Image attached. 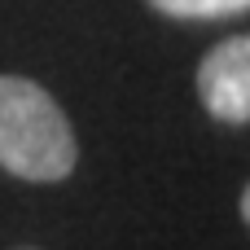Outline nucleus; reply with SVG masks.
Returning <instances> with one entry per match:
<instances>
[{"label": "nucleus", "instance_id": "7ed1b4c3", "mask_svg": "<svg viewBox=\"0 0 250 250\" xmlns=\"http://www.w3.org/2000/svg\"><path fill=\"white\" fill-rule=\"evenodd\" d=\"M167 18H237L246 13L250 0H149Z\"/></svg>", "mask_w": 250, "mask_h": 250}, {"label": "nucleus", "instance_id": "f257e3e1", "mask_svg": "<svg viewBox=\"0 0 250 250\" xmlns=\"http://www.w3.org/2000/svg\"><path fill=\"white\" fill-rule=\"evenodd\" d=\"M79 145L66 110L26 75H0V167L31 185H57L75 171Z\"/></svg>", "mask_w": 250, "mask_h": 250}, {"label": "nucleus", "instance_id": "20e7f679", "mask_svg": "<svg viewBox=\"0 0 250 250\" xmlns=\"http://www.w3.org/2000/svg\"><path fill=\"white\" fill-rule=\"evenodd\" d=\"M242 220H246V224H250V185H246V189H242Z\"/></svg>", "mask_w": 250, "mask_h": 250}, {"label": "nucleus", "instance_id": "39448f33", "mask_svg": "<svg viewBox=\"0 0 250 250\" xmlns=\"http://www.w3.org/2000/svg\"><path fill=\"white\" fill-rule=\"evenodd\" d=\"M22 250H31V246H22Z\"/></svg>", "mask_w": 250, "mask_h": 250}, {"label": "nucleus", "instance_id": "f03ea898", "mask_svg": "<svg viewBox=\"0 0 250 250\" xmlns=\"http://www.w3.org/2000/svg\"><path fill=\"white\" fill-rule=\"evenodd\" d=\"M198 97L211 119L250 123V35H229L202 57Z\"/></svg>", "mask_w": 250, "mask_h": 250}]
</instances>
